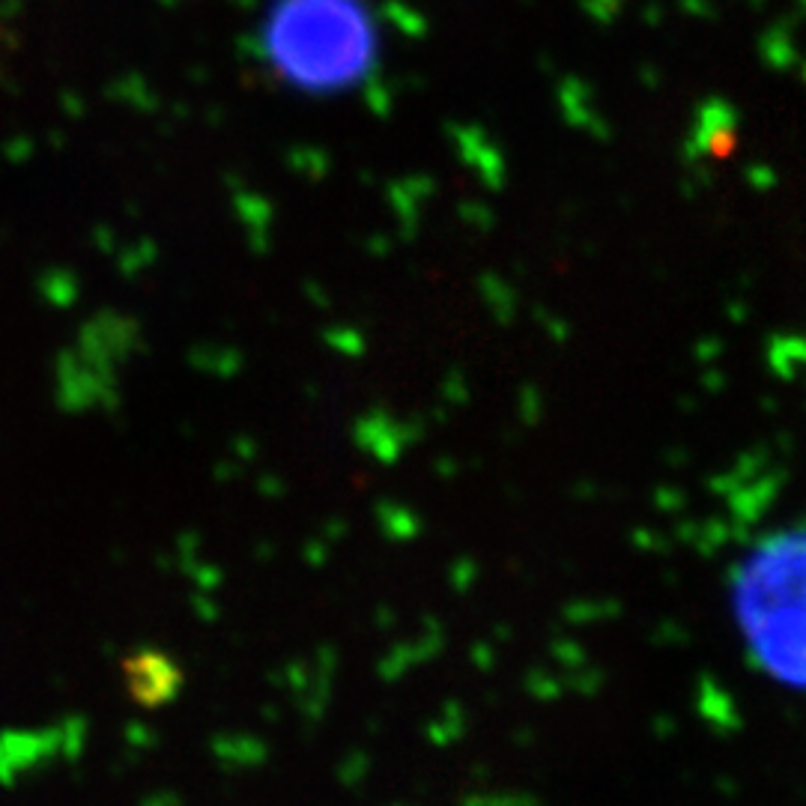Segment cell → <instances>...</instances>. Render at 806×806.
I'll return each instance as SVG.
<instances>
[{
    "label": "cell",
    "mask_w": 806,
    "mask_h": 806,
    "mask_svg": "<svg viewBox=\"0 0 806 806\" xmlns=\"http://www.w3.org/2000/svg\"><path fill=\"white\" fill-rule=\"evenodd\" d=\"M726 604L750 666L806 696V523L744 547L726 580Z\"/></svg>",
    "instance_id": "6da1fadb"
},
{
    "label": "cell",
    "mask_w": 806,
    "mask_h": 806,
    "mask_svg": "<svg viewBox=\"0 0 806 806\" xmlns=\"http://www.w3.org/2000/svg\"><path fill=\"white\" fill-rule=\"evenodd\" d=\"M257 42L266 66L302 93L344 90L374 57V30L359 0H275Z\"/></svg>",
    "instance_id": "7a4b0ae2"
},
{
    "label": "cell",
    "mask_w": 806,
    "mask_h": 806,
    "mask_svg": "<svg viewBox=\"0 0 806 806\" xmlns=\"http://www.w3.org/2000/svg\"><path fill=\"white\" fill-rule=\"evenodd\" d=\"M87 738V723L69 717L45 732H3L0 735V783L12 786L51 765L57 756H78Z\"/></svg>",
    "instance_id": "3957f363"
},
{
    "label": "cell",
    "mask_w": 806,
    "mask_h": 806,
    "mask_svg": "<svg viewBox=\"0 0 806 806\" xmlns=\"http://www.w3.org/2000/svg\"><path fill=\"white\" fill-rule=\"evenodd\" d=\"M117 392L114 383V365L84 353L69 350L57 362V401L69 412L93 409L111 401Z\"/></svg>",
    "instance_id": "277c9868"
},
{
    "label": "cell",
    "mask_w": 806,
    "mask_h": 806,
    "mask_svg": "<svg viewBox=\"0 0 806 806\" xmlns=\"http://www.w3.org/2000/svg\"><path fill=\"white\" fill-rule=\"evenodd\" d=\"M123 675H126L132 699L138 705H147V708H159V705L171 702L183 687L180 666L156 648H141V651L129 654L123 660Z\"/></svg>",
    "instance_id": "5b68a950"
}]
</instances>
